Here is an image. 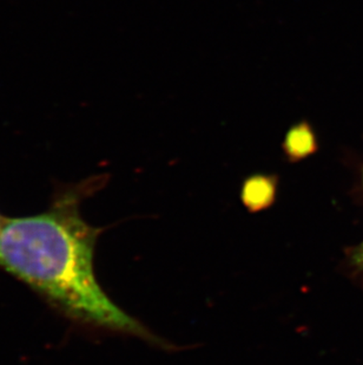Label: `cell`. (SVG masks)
I'll return each instance as SVG.
<instances>
[{"label": "cell", "instance_id": "cell-1", "mask_svg": "<svg viewBox=\"0 0 363 365\" xmlns=\"http://www.w3.org/2000/svg\"><path fill=\"white\" fill-rule=\"evenodd\" d=\"M93 187L62 190L43 213L4 219L0 267L79 324L176 350L179 346L152 334L113 303L98 283L93 255L100 230L80 214V201Z\"/></svg>", "mask_w": 363, "mask_h": 365}, {"label": "cell", "instance_id": "cell-2", "mask_svg": "<svg viewBox=\"0 0 363 365\" xmlns=\"http://www.w3.org/2000/svg\"><path fill=\"white\" fill-rule=\"evenodd\" d=\"M278 178L274 175L256 174L244 181L241 199L251 213L267 210L276 200Z\"/></svg>", "mask_w": 363, "mask_h": 365}, {"label": "cell", "instance_id": "cell-3", "mask_svg": "<svg viewBox=\"0 0 363 365\" xmlns=\"http://www.w3.org/2000/svg\"><path fill=\"white\" fill-rule=\"evenodd\" d=\"M282 147L285 158L291 163L307 159L317 149L315 133L307 122H300L287 131Z\"/></svg>", "mask_w": 363, "mask_h": 365}, {"label": "cell", "instance_id": "cell-4", "mask_svg": "<svg viewBox=\"0 0 363 365\" xmlns=\"http://www.w3.org/2000/svg\"><path fill=\"white\" fill-rule=\"evenodd\" d=\"M347 265L350 272L363 282V242L347 253Z\"/></svg>", "mask_w": 363, "mask_h": 365}, {"label": "cell", "instance_id": "cell-5", "mask_svg": "<svg viewBox=\"0 0 363 365\" xmlns=\"http://www.w3.org/2000/svg\"><path fill=\"white\" fill-rule=\"evenodd\" d=\"M4 219H5V217H3L1 215H0V228H1V226H3Z\"/></svg>", "mask_w": 363, "mask_h": 365}]
</instances>
